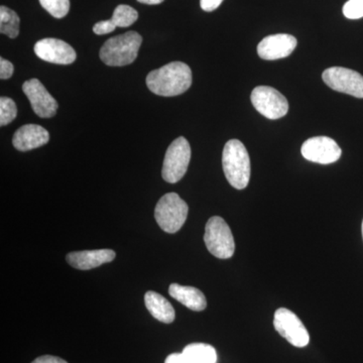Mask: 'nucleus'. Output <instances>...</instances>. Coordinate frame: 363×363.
Here are the masks:
<instances>
[{
  "instance_id": "1",
  "label": "nucleus",
  "mask_w": 363,
  "mask_h": 363,
  "mask_svg": "<svg viewBox=\"0 0 363 363\" xmlns=\"http://www.w3.org/2000/svg\"><path fill=\"white\" fill-rule=\"evenodd\" d=\"M147 85L152 93L159 96H178L192 85V71L183 62H172L150 72Z\"/></svg>"
},
{
  "instance_id": "2",
  "label": "nucleus",
  "mask_w": 363,
  "mask_h": 363,
  "mask_svg": "<svg viewBox=\"0 0 363 363\" xmlns=\"http://www.w3.org/2000/svg\"><path fill=\"white\" fill-rule=\"evenodd\" d=\"M222 166L228 183L238 190L247 188L250 179V159L245 145L238 140L226 143Z\"/></svg>"
},
{
  "instance_id": "3",
  "label": "nucleus",
  "mask_w": 363,
  "mask_h": 363,
  "mask_svg": "<svg viewBox=\"0 0 363 363\" xmlns=\"http://www.w3.org/2000/svg\"><path fill=\"white\" fill-rule=\"evenodd\" d=\"M143 38L140 33L128 32L107 40L100 50V59L111 67H123L133 64L138 57Z\"/></svg>"
},
{
  "instance_id": "4",
  "label": "nucleus",
  "mask_w": 363,
  "mask_h": 363,
  "mask_svg": "<svg viewBox=\"0 0 363 363\" xmlns=\"http://www.w3.org/2000/svg\"><path fill=\"white\" fill-rule=\"evenodd\" d=\"M187 203L177 194L168 193L162 196L155 210V218L167 233H176L182 228L188 217Z\"/></svg>"
},
{
  "instance_id": "5",
  "label": "nucleus",
  "mask_w": 363,
  "mask_h": 363,
  "mask_svg": "<svg viewBox=\"0 0 363 363\" xmlns=\"http://www.w3.org/2000/svg\"><path fill=\"white\" fill-rule=\"evenodd\" d=\"M205 245L217 259H227L233 257L235 242L230 227L221 217L213 216L205 226Z\"/></svg>"
},
{
  "instance_id": "6",
  "label": "nucleus",
  "mask_w": 363,
  "mask_h": 363,
  "mask_svg": "<svg viewBox=\"0 0 363 363\" xmlns=\"http://www.w3.org/2000/svg\"><path fill=\"white\" fill-rule=\"evenodd\" d=\"M190 160V143L185 138L180 136L167 150L162 164V179L169 184L178 183L187 173Z\"/></svg>"
},
{
  "instance_id": "7",
  "label": "nucleus",
  "mask_w": 363,
  "mask_h": 363,
  "mask_svg": "<svg viewBox=\"0 0 363 363\" xmlns=\"http://www.w3.org/2000/svg\"><path fill=\"white\" fill-rule=\"evenodd\" d=\"M252 104L253 107L267 118H281L288 113L289 102L281 93L269 86H259L252 90Z\"/></svg>"
},
{
  "instance_id": "8",
  "label": "nucleus",
  "mask_w": 363,
  "mask_h": 363,
  "mask_svg": "<svg viewBox=\"0 0 363 363\" xmlns=\"http://www.w3.org/2000/svg\"><path fill=\"white\" fill-rule=\"evenodd\" d=\"M274 326L281 337L296 347H305L310 342L309 332L297 315L291 310L286 308L277 310L274 313Z\"/></svg>"
},
{
  "instance_id": "9",
  "label": "nucleus",
  "mask_w": 363,
  "mask_h": 363,
  "mask_svg": "<svg viewBox=\"0 0 363 363\" xmlns=\"http://www.w3.org/2000/svg\"><path fill=\"white\" fill-rule=\"evenodd\" d=\"M325 84L337 92L363 98V76L342 67H331L322 74Z\"/></svg>"
},
{
  "instance_id": "10",
  "label": "nucleus",
  "mask_w": 363,
  "mask_h": 363,
  "mask_svg": "<svg viewBox=\"0 0 363 363\" xmlns=\"http://www.w3.org/2000/svg\"><path fill=\"white\" fill-rule=\"evenodd\" d=\"M302 156L308 161L329 164L340 159L342 150L335 140L327 136H315L303 143Z\"/></svg>"
},
{
  "instance_id": "11",
  "label": "nucleus",
  "mask_w": 363,
  "mask_h": 363,
  "mask_svg": "<svg viewBox=\"0 0 363 363\" xmlns=\"http://www.w3.org/2000/svg\"><path fill=\"white\" fill-rule=\"evenodd\" d=\"M23 93L30 100L33 112L42 118H51L56 116L58 102L48 92L40 80L33 78L26 81L23 85Z\"/></svg>"
},
{
  "instance_id": "12",
  "label": "nucleus",
  "mask_w": 363,
  "mask_h": 363,
  "mask_svg": "<svg viewBox=\"0 0 363 363\" xmlns=\"http://www.w3.org/2000/svg\"><path fill=\"white\" fill-rule=\"evenodd\" d=\"M35 52L40 59L57 65H70L77 58L75 50L64 40L43 39L35 45Z\"/></svg>"
},
{
  "instance_id": "13",
  "label": "nucleus",
  "mask_w": 363,
  "mask_h": 363,
  "mask_svg": "<svg viewBox=\"0 0 363 363\" xmlns=\"http://www.w3.org/2000/svg\"><path fill=\"white\" fill-rule=\"evenodd\" d=\"M297 45V39L288 33L272 35L257 45V54L267 61L286 58L295 51Z\"/></svg>"
},
{
  "instance_id": "14",
  "label": "nucleus",
  "mask_w": 363,
  "mask_h": 363,
  "mask_svg": "<svg viewBox=\"0 0 363 363\" xmlns=\"http://www.w3.org/2000/svg\"><path fill=\"white\" fill-rule=\"evenodd\" d=\"M49 131L38 124H26L14 133L13 145L20 152H28L47 145Z\"/></svg>"
},
{
  "instance_id": "15",
  "label": "nucleus",
  "mask_w": 363,
  "mask_h": 363,
  "mask_svg": "<svg viewBox=\"0 0 363 363\" xmlns=\"http://www.w3.org/2000/svg\"><path fill=\"white\" fill-rule=\"evenodd\" d=\"M116 257V253L112 250H83L69 253L67 262L74 269L88 271L111 262Z\"/></svg>"
},
{
  "instance_id": "16",
  "label": "nucleus",
  "mask_w": 363,
  "mask_h": 363,
  "mask_svg": "<svg viewBox=\"0 0 363 363\" xmlns=\"http://www.w3.org/2000/svg\"><path fill=\"white\" fill-rule=\"evenodd\" d=\"M169 294L172 298L182 303L185 307L193 311L200 312L206 309L207 301L204 294L194 286H186L172 284L169 288Z\"/></svg>"
},
{
  "instance_id": "17",
  "label": "nucleus",
  "mask_w": 363,
  "mask_h": 363,
  "mask_svg": "<svg viewBox=\"0 0 363 363\" xmlns=\"http://www.w3.org/2000/svg\"><path fill=\"white\" fill-rule=\"evenodd\" d=\"M145 304L152 317L162 323L169 324L176 318L175 309L171 303L162 295L152 291L145 293Z\"/></svg>"
},
{
  "instance_id": "18",
  "label": "nucleus",
  "mask_w": 363,
  "mask_h": 363,
  "mask_svg": "<svg viewBox=\"0 0 363 363\" xmlns=\"http://www.w3.org/2000/svg\"><path fill=\"white\" fill-rule=\"evenodd\" d=\"M182 353L192 363H216L217 362L216 350L209 344H189L184 348Z\"/></svg>"
},
{
  "instance_id": "19",
  "label": "nucleus",
  "mask_w": 363,
  "mask_h": 363,
  "mask_svg": "<svg viewBox=\"0 0 363 363\" xmlns=\"http://www.w3.org/2000/svg\"><path fill=\"white\" fill-rule=\"evenodd\" d=\"M21 20L18 13L9 7H0V33L11 39H16L20 33Z\"/></svg>"
},
{
  "instance_id": "20",
  "label": "nucleus",
  "mask_w": 363,
  "mask_h": 363,
  "mask_svg": "<svg viewBox=\"0 0 363 363\" xmlns=\"http://www.w3.org/2000/svg\"><path fill=\"white\" fill-rule=\"evenodd\" d=\"M138 18V13L133 7L121 4L114 9L111 21L116 28H128L135 23Z\"/></svg>"
},
{
  "instance_id": "21",
  "label": "nucleus",
  "mask_w": 363,
  "mask_h": 363,
  "mask_svg": "<svg viewBox=\"0 0 363 363\" xmlns=\"http://www.w3.org/2000/svg\"><path fill=\"white\" fill-rule=\"evenodd\" d=\"M40 6L56 18H65L70 11V0H39Z\"/></svg>"
},
{
  "instance_id": "22",
  "label": "nucleus",
  "mask_w": 363,
  "mask_h": 363,
  "mask_svg": "<svg viewBox=\"0 0 363 363\" xmlns=\"http://www.w3.org/2000/svg\"><path fill=\"white\" fill-rule=\"evenodd\" d=\"M18 116L16 102L11 98H0V125L6 126L13 123Z\"/></svg>"
},
{
  "instance_id": "23",
  "label": "nucleus",
  "mask_w": 363,
  "mask_h": 363,
  "mask_svg": "<svg viewBox=\"0 0 363 363\" xmlns=\"http://www.w3.org/2000/svg\"><path fill=\"white\" fill-rule=\"evenodd\" d=\"M343 14L350 20L363 18V0H348L343 6Z\"/></svg>"
},
{
  "instance_id": "24",
  "label": "nucleus",
  "mask_w": 363,
  "mask_h": 363,
  "mask_svg": "<svg viewBox=\"0 0 363 363\" xmlns=\"http://www.w3.org/2000/svg\"><path fill=\"white\" fill-rule=\"evenodd\" d=\"M116 28V26H114V23H112L111 20L101 21L95 23V26H93V32L99 35H107V33L113 32Z\"/></svg>"
},
{
  "instance_id": "25",
  "label": "nucleus",
  "mask_w": 363,
  "mask_h": 363,
  "mask_svg": "<svg viewBox=\"0 0 363 363\" xmlns=\"http://www.w3.org/2000/svg\"><path fill=\"white\" fill-rule=\"evenodd\" d=\"M13 65L6 59H0V78L1 80H7L13 75Z\"/></svg>"
},
{
  "instance_id": "26",
  "label": "nucleus",
  "mask_w": 363,
  "mask_h": 363,
  "mask_svg": "<svg viewBox=\"0 0 363 363\" xmlns=\"http://www.w3.org/2000/svg\"><path fill=\"white\" fill-rule=\"evenodd\" d=\"M223 0H200V6L204 11L211 13L218 9Z\"/></svg>"
},
{
  "instance_id": "27",
  "label": "nucleus",
  "mask_w": 363,
  "mask_h": 363,
  "mask_svg": "<svg viewBox=\"0 0 363 363\" xmlns=\"http://www.w3.org/2000/svg\"><path fill=\"white\" fill-rule=\"evenodd\" d=\"M164 363H192L183 353H173L166 358Z\"/></svg>"
},
{
  "instance_id": "28",
  "label": "nucleus",
  "mask_w": 363,
  "mask_h": 363,
  "mask_svg": "<svg viewBox=\"0 0 363 363\" xmlns=\"http://www.w3.org/2000/svg\"><path fill=\"white\" fill-rule=\"evenodd\" d=\"M32 363H68L66 360L57 357H52V355H43V357H38L37 359L33 360Z\"/></svg>"
},
{
  "instance_id": "29",
  "label": "nucleus",
  "mask_w": 363,
  "mask_h": 363,
  "mask_svg": "<svg viewBox=\"0 0 363 363\" xmlns=\"http://www.w3.org/2000/svg\"><path fill=\"white\" fill-rule=\"evenodd\" d=\"M138 1L143 4H149V6H157V4L164 2V0H138Z\"/></svg>"
},
{
  "instance_id": "30",
  "label": "nucleus",
  "mask_w": 363,
  "mask_h": 363,
  "mask_svg": "<svg viewBox=\"0 0 363 363\" xmlns=\"http://www.w3.org/2000/svg\"><path fill=\"white\" fill-rule=\"evenodd\" d=\"M362 238H363V221H362Z\"/></svg>"
}]
</instances>
